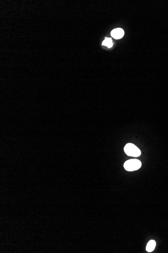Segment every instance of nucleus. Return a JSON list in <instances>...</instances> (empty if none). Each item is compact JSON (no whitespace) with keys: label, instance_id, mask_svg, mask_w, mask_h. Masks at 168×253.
I'll return each mask as SVG.
<instances>
[{"label":"nucleus","instance_id":"1","mask_svg":"<svg viewBox=\"0 0 168 253\" xmlns=\"http://www.w3.org/2000/svg\"><path fill=\"white\" fill-rule=\"evenodd\" d=\"M141 166V162L137 159H130L127 160L124 164L125 169L128 171L137 170L139 169Z\"/></svg>","mask_w":168,"mask_h":253},{"label":"nucleus","instance_id":"3","mask_svg":"<svg viewBox=\"0 0 168 253\" xmlns=\"http://www.w3.org/2000/svg\"><path fill=\"white\" fill-rule=\"evenodd\" d=\"M124 30H123L122 29L118 28L113 29L111 32V35L113 38L119 39L122 38L123 36L124 35Z\"/></svg>","mask_w":168,"mask_h":253},{"label":"nucleus","instance_id":"5","mask_svg":"<svg viewBox=\"0 0 168 253\" xmlns=\"http://www.w3.org/2000/svg\"><path fill=\"white\" fill-rule=\"evenodd\" d=\"M102 44L104 46H107L108 47H112V46H113V43H112L111 38H106L105 40H104L102 43Z\"/></svg>","mask_w":168,"mask_h":253},{"label":"nucleus","instance_id":"4","mask_svg":"<svg viewBox=\"0 0 168 253\" xmlns=\"http://www.w3.org/2000/svg\"><path fill=\"white\" fill-rule=\"evenodd\" d=\"M156 245V242L154 240H151L146 245V250L148 252H152L154 251Z\"/></svg>","mask_w":168,"mask_h":253},{"label":"nucleus","instance_id":"2","mask_svg":"<svg viewBox=\"0 0 168 253\" xmlns=\"http://www.w3.org/2000/svg\"><path fill=\"white\" fill-rule=\"evenodd\" d=\"M124 152L129 156H140L141 155V152L140 149L134 144L128 143L126 144L124 148Z\"/></svg>","mask_w":168,"mask_h":253}]
</instances>
